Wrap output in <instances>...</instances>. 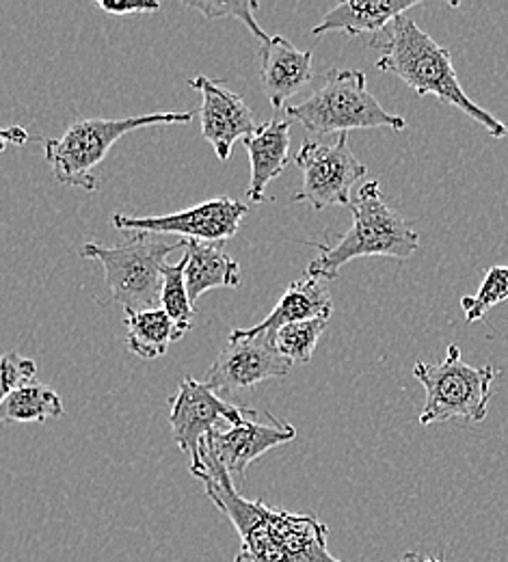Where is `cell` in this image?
Wrapping results in <instances>:
<instances>
[{
	"label": "cell",
	"mask_w": 508,
	"mask_h": 562,
	"mask_svg": "<svg viewBox=\"0 0 508 562\" xmlns=\"http://www.w3.org/2000/svg\"><path fill=\"white\" fill-rule=\"evenodd\" d=\"M334 310L329 290L320 283V280L292 281L273 307V312L258 323L251 329H232L240 338H256L264 334H278L282 327L292 325V323H303L312 318H329Z\"/></svg>",
	"instance_id": "cell-16"
},
{
	"label": "cell",
	"mask_w": 508,
	"mask_h": 562,
	"mask_svg": "<svg viewBox=\"0 0 508 562\" xmlns=\"http://www.w3.org/2000/svg\"><path fill=\"white\" fill-rule=\"evenodd\" d=\"M508 299V267H494L487 271L476 296H463L461 305L467 323L481 321L492 307Z\"/></svg>",
	"instance_id": "cell-24"
},
{
	"label": "cell",
	"mask_w": 508,
	"mask_h": 562,
	"mask_svg": "<svg viewBox=\"0 0 508 562\" xmlns=\"http://www.w3.org/2000/svg\"><path fill=\"white\" fill-rule=\"evenodd\" d=\"M195 113H151L124 120H80L72 124L59 139L44 140L46 160L53 167L55 178L87 193L100 189L93 169L106 158L111 147L128 133L147 126H173L189 124Z\"/></svg>",
	"instance_id": "cell-5"
},
{
	"label": "cell",
	"mask_w": 508,
	"mask_h": 562,
	"mask_svg": "<svg viewBox=\"0 0 508 562\" xmlns=\"http://www.w3.org/2000/svg\"><path fill=\"white\" fill-rule=\"evenodd\" d=\"M256 416L258 412L247 416L240 424L221 422L202 439V443L232 479H245L247 468L256 459L296 437V428L289 422L280 420L271 412H267L269 424L256 420Z\"/></svg>",
	"instance_id": "cell-12"
},
{
	"label": "cell",
	"mask_w": 508,
	"mask_h": 562,
	"mask_svg": "<svg viewBox=\"0 0 508 562\" xmlns=\"http://www.w3.org/2000/svg\"><path fill=\"white\" fill-rule=\"evenodd\" d=\"M184 249L189 258L187 288L193 305L208 290L240 285V265L225 251L223 243L187 240Z\"/></svg>",
	"instance_id": "cell-18"
},
{
	"label": "cell",
	"mask_w": 508,
	"mask_h": 562,
	"mask_svg": "<svg viewBox=\"0 0 508 562\" xmlns=\"http://www.w3.org/2000/svg\"><path fill=\"white\" fill-rule=\"evenodd\" d=\"M286 117L320 137L362 128H407L405 117L387 113L368 91L365 74L360 70L327 71L320 89L305 102L286 106Z\"/></svg>",
	"instance_id": "cell-4"
},
{
	"label": "cell",
	"mask_w": 508,
	"mask_h": 562,
	"mask_svg": "<svg viewBox=\"0 0 508 562\" xmlns=\"http://www.w3.org/2000/svg\"><path fill=\"white\" fill-rule=\"evenodd\" d=\"M189 87L202 93V135L213 145L218 160L225 162L236 140L247 139L258 131L253 111L223 80L195 76L189 80Z\"/></svg>",
	"instance_id": "cell-13"
},
{
	"label": "cell",
	"mask_w": 508,
	"mask_h": 562,
	"mask_svg": "<svg viewBox=\"0 0 508 562\" xmlns=\"http://www.w3.org/2000/svg\"><path fill=\"white\" fill-rule=\"evenodd\" d=\"M349 211L353 212V225L347 234L338 236L334 245L307 243L314 245L320 256L307 265L305 278L336 280L340 269L358 258L385 256L407 260L418 251L420 234L385 204L376 180L363 184L351 200Z\"/></svg>",
	"instance_id": "cell-3"
},
{
	"label": "cell",
	"mask_w": 508,
	"mask_h": 562,
	"mask_svg": "<svg viewBox=\"0 0 508 562\" xmlns=\"http://www.w3.org/2000/svg\"><path fill=\"white\" fill-rule=\"evenodd\" d=\"M312 50H298L282 35H273L260 50V78L275 111L312 80Z\"/></svg>",
	"instance_id": "cell-14"
},
{
	"label": "cell",
	"mask_w": 508,
	"mask_h": 562,
	"mask_svg": "<svg viewBox=\"0 0 508 562\" xmlns=\"http://www.w3.org/2000/svg\"><path fill=\"white\" fill-rule=\"evenodd\" d=\"M420 562H445V561H439V559H433V557H427V559H420Z\"/></svg>",
	"instance_id": "cell-28"
},
{
	"label": "cell",
	"mask_w": 508,
	"mask_h": 562,
	"mask_svg": "<svg viewBox=\"0 0 508 562\" xmlns=\"http://www.w3.org/2000/svg\"><path fill=\"white\" fill-rule=\"evenodd\" d=\"M37 363L18 351L0 355V405L20 387L33 383Z\"/></svg>",
	"instance_id": "cell-25"
},
{
	"label": "cell",
	"mask_w": 508,
	"mask_h": 562,
	"mask_svg": "<svg viewBox=\"0 0 508 562\" xmlns=\"http://www.w3.org/2000/svg\"><path fill=\"white\" fill-rule=\"evenodd\" d=\"M329 318L292 323L275 334V349L291 363H307L327 327Z\"/></svg>",
	"instance_id": "cell-22"
},
{
	"label": "cell",
	"mask_w": 508,
	"mask_h": 562,
	"mask_svg": "<svg viewBox=\"0 0 508 562\" xmlns=\"http://www.w3.org/2000/svg\"><path fill=\"white\" fill-rule=\"evenodd\" d=\"M247 212L249 209L242 202H236L229 198H217L173 214L144 216V218L113 214L111 221L117 229H124V232L133 229V232H146V234H180L184 240L223 243L238 232L240 221L247 216Z\"/></svg>",
	"instance_id": "cell-11"
},
{
	"label": "cell",
	"mask_w": 508,
	"mask_h": 562,
	"mask_svg": "<svg viewBox=\"0 0 508 562\" xmlns=\"http://www.w3.org/2000/svg\"><path fill=\"white\" fill-rule=\"evenodd\" d=\"M291 128L289 117H273L264 126H258L251 137L242 139L251 160V180L247 187V198L251 204H264L269 182L284 173L291 158Z\"/></svg>",
	"instance_id": "cell-15"
},
{
	"label": "cell",
	"mask_w": 508,
	"mask_h": 562,
	"mask_svg": "<svg viewBox=\"0 0 508 562\" xmlns=\"http://www.w3.org/2000/svg\"><path fill=\"white\" fill-rule=\"evenodd\" d=\"M98 7L104 13H111V15H131V13H156L160 9V2H151V0H137V2L98 0Z\"/></svg>",
	"instance_id": "cell-26"
},
{
	"label": "cell",
	"mask_w": 508,
	"mask_h": 562,
	"mask_svg": "<svg viewBox=\"0 0 508 562\" xmlns=\"http://www.w3.org/2000/svg\"><path fill=\"white\" fill-rule=\"evenodd\" d=\"M294 162L303 173V184L292 195V202L309 204L314 211H327L331 206L349 209L353 187L368 173L365 165L351 151L347 133L338 135L334 143L305 140Z\"/></svg>",
	"instance_id": "cell-8"
},
{
	"label": "cell",
	"mask_w": 508,
	"mask_h": 562,
	"mask_svg": "<svg viewBox=\"0 0 508 562\" xmlns=\"http://www.w3.org/2000/svg\"><path fill=\"white\" fill-rule=\"evenodd\" d=\"M494 368H474L461 359L456 345L448 347V355L439 363L418 361L414 376L427 390V403L420 412V424L433 422H483L489 414Z\"/></svg>",
	"instance_id": "cell-7"
},
{
	"label": "cell",
	"mask_w": 508,
	"mask_h": 562,
	"mask_svg": "<svg viewBox=\"0 0 508 562\" xmlns=\"http://www.w3.org/2000/svg\"><path fill=\"white\" fill-rule=\"evenodd\" d=\"M171 432L178 448L189 457V465L200 461L202 439L221 422L240 424L253 409L236 407L223 401L213 387L191 376H184L176 396H171Z\"/></svg>",
	"instance_id": "cell-9"
},
{
	"label": "cell",
	"mask_w": 508,
	"mask_h": 562,
	"mask_svg": "<svg viewBox=\"0 0 508 562\" xmlns=\"http://www.w3.org/2000/svg\"><path fill=\"white\" fill-rule=\"evenodd\" d=\"M187 254L176 265H165L162 269V290H160V310L173 321L178 331L187 336L195 323V305L187 288Z\"/></svg>",
	"instance_id": "cell-21"
},
{
	"label": "cell",
	"mask_w": 508,
	"mask_h": 562,
	"mask_svg": "<svg viewBox=\"0 0 508 562\" xmlns=\"http://www.w3.org/2000/svg\"><path fill=\"white\" fill-rule=\"evenodd\" d=\"M234 562H247V561H245V559H242V557H240V554H238V557H236V559H234Z\"/></svg>",
	"instance_id": "cell-29"
},
{
	"label": "cell",
	"mask_w": 508,
	"mask_h": 562,
	"mask_svg": "<svg viewBox=\"0 0 508 562\" xmlns=\"http://www.w3.org/2000/svg\"><path fill=\"white\" fill-rule=\"evenodd\" d=\"M61 416H64V403L59 394L39 383H29L15 390L0 405V424L44 422L48 418H61Z\"/></svg>",
	"instance_id": "cell-20"
},
{
	"label": "cell",
	"mask_w": 508,
	"mask_h": 562,
	"mask_svg": "<svg viewBox=\"0 0 508 562\" xmlns=\"http://www.w3.org/2000/svg\"><path fill=\"white\" fill-rule=\"evenodd\" d=\"M291 366L275 349V334L240 338L229 331L227 345L208 368L204 383L215 392L232 394L271 379H284Z\"/></svg>",
	"instance_id": "cell-10"
},
{
	"label": "cell",
	"mask_w": 508,
	"mask_h": 562,
	"mask_svg": "<svg viewBox=\"0 0 508 562\" xmlns=\"http://www.w3.org/2000/svg\"><path fill=\"white\" fill-rule=\"evenodd\" d=\"M184 4L202 11L208 20H218V18L240 20L253 33V37H258L262 44L271 40V35H267L264 29L256 22L253 13L260 7L256 0H187Z\"/></svg>",
	"instance_id": "cell-23"
},
{
	"label": "cell",
	"mask_w": 508,
	"mask_h": 562,
	"mask_svg": "<svg viewBox=\"0 0 508 562\" xmlns=\"http://www.w3.org/2000/svg\"><path fill=\"white\" fill-rule=\"evenodd\" d=\"M370 48L381 53L376 61L379 70L398 76L418 95L433 93L441 102L456 106L474 122H478L492 137H507V126L481 109L463 91L452 66V53L439 46L429 33H425L405 13L390 22L381 33H376L370 40Z\"/></svg>",
	"instance_id": "cell-2"
},
{
	"label": "cell",
	"mask_w": 508,
	"mask_h": 562,
	"mask_svg": "<svg viewBox=\"0 0 508 562\" xmlns=\"http://www.w3.org/2000/svg\"><path fill=\"white\" fill-rule=\"evenodd\" d=\"M29 140V135H26V131L24 128H7V131H2L0 128V151L11 143V145H24Z\"/></svg>",
	"instance_id": "cell-27"
},
{
	"label": "cell",
	"mask_w": 508,
	"mask_h": 562,
	"mask_svg": "<svg viewBox=\"0 0 508 562\" xmlns=\"http://www.w3.org/2000/svg\"><path fill=\"white\" fill-rule=\"evenodd\" d=\"M418 0H347L325 13L323 22L312 29V35L320 37L331 31L347 35H376L398 15L418 7Z\"/></svg>",
	"instance_id": "cell-17"
},
{
	"label": "cell",
	"mask_w": 508,
	"mask_h": 562,
	"mask_svg": "<svg viewBox=\"0 0 508 562\" xmlns=\"http://www.w3.org/2000/svg\"><path fill=\"white\" fill-rule=\"evenodd\" d=\"M126 327L128 349L142 359H158L169 351L173 342L184 338L160 307L126 312Z\"/></svg>",
	"instance_id": "cell-19"
},
{
	"label": "cell",
	"mask_w": 508,
	"mask_h": 562,
	"mask_svg": "<svg viewBox=\"0 0 508 562\" xmlns=\"http://www.w3.org/2000/svg\"><path fill=\"white\" fill-rule=\"evenodd\" d=\"M180 247H187L184 238L171 243L137 232L133 238L115 247L87 243L82 245L80 256L98 260L104 267L106 285L115 303L126 312H144L160 307L162 269L169 265L167 256Z\"/></svg>",
	"instance_id": "cell-6"
},
{
	"label": "cell",
	"mask_w": 508,
	"mask_h": 562,
	"mask_svg": "<svg viewBox=\"0 0 508 562\" xmlns=\"http://www.w3.org/2000/svg\"><path fill=\"white\" fill-rule=\"evenodd\" d=\"M189 470L204 483L213 504L236 528L245 561L342 562L329 554V528L316 515H298L271 508L262 499H245L204 443H200V461L189 465ZM420 559V554L409 552L403 562Z\"/></svg>",
	"instance_id": "cell-1"
}]
</instances>
